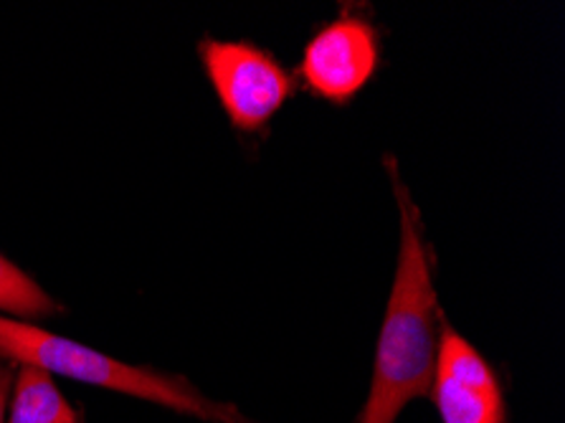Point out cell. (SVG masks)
Segmentation results:
<instances>
[{"label":"cell","instance_id":"1","mask_svg":"<svg viewBox=\"0 0 565 423\" xmlns=\"http://www.w3.org/2000/svg\"><path fill=\"white\" fill-rule=\"evenodd\" d=\"M401 209L396 279L375 345L371 393L355 423H393L406 403L431 393L441 340V307L434 287V254L424 223L398 176L396 158H385Z\"/></svg>","mask_w":565,"mask_h":423},{"label":"cell","instance_id":"2","mask_svg":"<svg viewBox=\"0 0 565 423\" xmlns=\"http://www.w3.org/2000/svg\"><path fill=\"white\" fill-rule=\"evenodd\" d=\"M0 358L41 368L49 376L56 373L72 378V381L102 385L109 388V391L135 395V399L168 405V409L188 413V416H199L203 421L252 423L234 405L205 399L199 388L185 381L183 376L127 366V362L92 350L87 345L58 338L54 332L15 322V319L0 317Z\"/></svg>","mask_w":565,"mask_h":423},{"label":"cell","instance_id":"3","mask_svg":"<svg viewBox=\"0 0 565 423\" xmlns=\"http://www.w3.org/2000/svg\"><path fill=\"white\" fill-rule=\"evenodd\" d=\"M199 54L221 107L238 133H262L292 99L295 76L252 41L203 39Z\"/></svg>","mask_w":565,"mask_h":423},{"label":"cell","instance_id":"4","mask_svg":"<svg viewBox=\"0 0 565 423\" xmlns=\"http://www.w3.org/2000/svg\"><path fill=\"white\" fill-rule=\"evenodd\" d=\"M381 68V36L363 13L342 11L305 43L297 72L315 97L345 107Z\"/></svg>","mask_w":565,"mask_h":423},{"label":"cell","instance_id":"5","mask_svg":"<svg viewBox=\"0 0 565 423\" xmlns=\"http://www.w3.org/2000/svg\"><path fill=\"white\" fill-rule=\"evenodd\" d=\"M431 401L444 423H508L500 378L472 342L441 327Z\"/></svg>","mask_w":565,"mask_h":423},{"label":"cell","instance_id":"6","mask_svg":"<svg viewBox=\"0 0 565 423\" xmlns=\"http://www.w3.org/2000/svg\"><path fill=\"white\" fill-rule=\"evenodd\" d=\"M6 423H79L46 370L21 366Z\"/></svg>","mask_w":565,"mask_h":423},{"label":"cell","instance_id":"7","mask_svg":"<svg viewBox=\"0 0 565 423\" xmlns=\"http://www.w3.org/2000/svg\"><path fill=\"white\" fill-rule=\"evenodd\" d=\"M0 313L39 319L62 313V307L29 274L0 254Z\"/></svg>","mask_w":565,"mask_h":423},{"label":"cell","instance_id":"8","mask_svg":"<svg viewBox=\"0 0 565 423\" xmlns=\"http://www.w3.org/2000/svg\"><path fill=\"white\" fill-rule=\"evenodd\" d=\"M11 368H0V423H6L8 419V395H11Z\"/></svg>","mask_w":565,"mask_h":423}]
</instances>
